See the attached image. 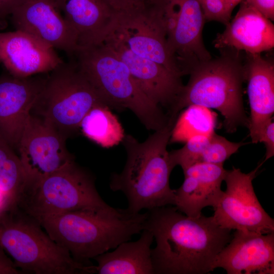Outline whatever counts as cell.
Returning <instances> with one entry per match:
<instances>
[{"instance_id": "obj_33", "label": "cell", "mask_w": 274, "mask_h": 274, "mask_svg": "<svg viewBox=\"0 0 274 274\" xmlns=\"http://www.w3.org/2000/svg\"><path fill=\"white\" fill-rule=\"evenodd\" d=\"M15 206L16 205L0 190V215Z\"/></svg>"}, {"instance_id": "obj_20", "label": "cell", "mask_w": 274, "mask_h": 274, "mask_svg": "<svg viewBox=\"0 0 274 274\" xmlns=\"http://www.w3.org/2000/svg\"><path fill=\"white\" fill-rule=\"evenodd\" d=\"M227 170L223 164L200 162L183 170L184 181L175 190V207L185 215L196 217L207 207L214 209L223 192L222 182Z\"/></svg>"}, {"instance_id": "obj_22", "label": "cell", "mask_w": 274, "mask_h": 274, "mask_svg": "<svg viewBox=\"0 0 274 274\" xmlns=\"http://www.w3.org/2000/svg\"><path fill=\"white\" fill-rule=\"evenodd\" d=\"M138 240L124 242L112 252H107L93 258L97 265L94 273L99 274H154L151 246L154 237L144 229Z\"/></svg>"}, {"instance_id": "obj_26", "label": "cell", "mask_w": 274, "mask_h": 274, "mask_svg": "<svg viewBox=\"0 0 274 274\" xmlns=\"http://www.w3.org/2000/svg\"><path fill=\"white\" fill-rule=\"evenodd\" d=\"M247 144L242 141L236 143L230 142L214 132L210 136L200 162L223 164L226 160Z\"/></svg>"}, {"instance_id": "obj_5", "label": "cell", "mask_w": 274, "mask_h": 274, "mask_svg": "<svg viewBox=\"0 0 274 274\" xmlns=\"http://www.w3.org/2000/svg\"><path fill=\"white\" fill-rule=\"evenodd\" d=\"M72 58L111 110H130L149 130L168 124L162 108L145 95L126 65L104 43L79 47Z\"/></svg>"}, {"instance_id": "obj_6", "label": "cell", "mask_w": 274, "mask_h": 274, "mask_svg": "<svg viewBox=\"0 0 274 274\" xmlns=\"http://www.w3.org/2000/svg\"><path fill=\"white\" fill-rule=\"evenodd\" d=\"M0 245L22 273H93V265L74 260L35 218L17 205L0 215Z\"/></svg>"}, {"instance_id": "obj_16", "label": "cell", "mask_w": 274, "mask_h": 274, "mask_svg": "<svg viewBox=\"0 0 274 274\" xmlns=\"http://www.w3.org/2000/svg\"><path fill=\"white\" fill-rule=\"evenodd\" d=\"M217 268L228 274H273L274 232L235 230L213 264Z\"/></svg>"}, {"instance_id": "obj_12", "label": "cell", "mask_w": 274, "mask_h": 274, "mask_svg": "<svg viewBox=\"0 0 274 274\" xmlns=\"http://www.w3.org/2000/svg\"><path fill=\"white\" fill-rule=\"evenodd\" d=\"M100 42L126 65L145 95L156 105L166 108L168 112L184 86L182 77L163 65L133 52L111 29L107 31Z\"/></svg>"}, {"instance_id": "obj_1", "label": "cell", "mask_w": 274, "mask_h": 274, "mask_svg": "<svg viewBox=\"0 0 274 274\" xmlns=\"http://www.w3.org/2000/svg\"><path fill=\"white\" fill-rule=\"evenodd\" d=\"M145 229L156 242L151 249L154 274H206L231 241V230L213 216L192 217L169 206L147 210Z\"/></svg>"}, {"instance_id": "obj_13", "label": "cell", "mask_w": 274, "mask_h": 274, "mask_svg": "<svg viewBox=\"0 0 274 274\" xmlns=\"http://www.w3.org/2000/svg\"><path fill=\"white\" fill-rule=\"evenodd\" d=\"M0 76V136L13 149L18 144L32 109L48 76Z\"/></svg>"}, {"instance_id": "obj_14", "label": "cell", "mask_w": 274, "mask_h": 274, "mask_svg": "<svg viewBox=\"0 0 274 274\" xmlns=\"http://www.w3.org/2000/svg\"><path fill=\"white\" fill-rule=\"evenodd\" d=\"M11 16L15 30L28 33L71 57L79 47L77 33L54 0H26Z\"/></svg>"}, {"instance_id": "obj_3", "label": "cell", "mask_w": 274, "mask_h": 274, "mask_svg": "<svg viewBox=\"0 0 274 274\" xmlns=\"http://www.w3.org/2000/svg\"><path fill=\"white\" fill-rule=\"evenodd\" d=\"M174 125L168 123L154 131L143 142L125 134L122 143L126 161L120 173L111 175L110 187L125 194L130 213L174 206L175 190L170 187L169 178L175 166L167 150Z\"/></svg>"}, {"instance_id": "obj_18", "label": "cell", "mask_w": 274, "mask_h": 274, "mask_svg": "<svg viewBox=\"0 0 274 274\" xmlns=\"http://www.w3.org/2000/svg\"><path fill=\"white\" fill-rule=\"evenodd\" d=\"M213 44L220 50L261 54L274 47V25L270 20L242 0L236 14L225 30L217 35Z\"/></svg>"}, {"instance_id": "obj_21", "label": "cell", "mask_w": 274, "mask_h": 274, "mask_svg": "<svg viewBox=\"0 0 274 274\" xmlns=\"http://www.w3.org/2000/svg\"><path fill=\"white\" fill-rule=\"evenodd\" d=\"M54 1L77 33L79 47L100 43L116 18V13L107 0Z\"/></svg>"}, {"instance_id": "obj_25", "label": "cell", "mask_w": 274, "mask_h": 274, "mask_svg": "<svg viewBox=\"0 0 274 274\" xmlns=\"http://www.w3.org/2000/svg\"><path fill=\"white\" fill-rule=\"evenodd\" d=\"M210 135L197 134L188 139L181 148L169 152L170 160L175 167L180 165L183 170L193 164L200 162Z\"/></svg>"}, {"instance_id": "obj_4", "label": "cell", "mask_w": 274, "mask_h": 274, "mask_svg": "<svg viewBox=\"0 0 274 274\" xmlns=\"http://www.w3.org/2000/svg\"><path fill=\"white\" fill-rule=\"evenodd\" d=\"M216 58L202 62L189 72V80L184 85L175 104L167 113L175 122L180 112L195 105L218 111L224 117L227 132H235L239 126L248 127L242 92L244 58L242 52L220 49Z\"/></svg>"}, {"instance_id": "obj_2", "label": "cell", "mask_w": 274, "mask_h": 274, "mask_svg": "<svg viewBox=\"0 0 274 274\" xmlns=\"http://www.w3.org/2000/svg\"><path fill=\"white\" fill-rule=\"evenodd\" d=\"M147 212L126 209L86 208L37 219L50 237L76 261L89 260L116 248L145 229Z\"/></svg>"}, {"instance_id": "obj_31", "label": "cell", "mask_w": 274, "mask_h": 274, "mask_svg": "<svg viewBox=\"0 0 274 274\" xmlns=\"http://www.w3.org/2000/svg\"><path fill=\"white\" fill-rule=\"evenodd\" d=\"M23 273L15 265L0 245V274Z\"/></svg>"}, {"instance_id": "obj_10", "label": "cell", "mask_w": 274, "mask_h": 274, "mask_svg": "<svg viewBox=\"0 0 274 274\" xmlns=\"http://www.w3.org/2000/svg\"><path fill=\"white\" fill-rule=\"evenodd\" d=\"M66 138L44 119L30 114L17 147L26 176L24 190L74 160L66 147Z\"/></svg>"}, {"instance_id": "obj_19", "label": "cell", "mask_w": 274, "mask_h": 274, "mask_svg": "<svg viewBox=\"0 0 274 274\" xmlns=\"http://www.w3.org/2000/svg\"><path fill=\"white\" fill-rule=\"evenodd\" d=\"M243 67L250 107L248 128L252 142L257 143L264 126L273 118L274 64L261 54H246Z\"/></svg>"}, {"instance_id": "obj_24", "label": "cell", "mask_w": 274, "mask_h": 274, "mask_svg": "<svg viewBox=\"0 0 274 274\" xmlns=\"http://www.w3.org/2000/svg\"><path fill=\"white\" fill-rule=\"evenodd\" d=\"M13 149L0 136V190L16 205L25 187L26 176Z\"/></svg>"}, {"instance_id": "obj_9", "label": "cell", "mask_w": 274, "mask_h": 274, "mask_svg": "<svg viewBox=\"0 0 274 274\" xmlns=\"http://www.w3.org/2000/svg\"><path fill=\"white\" fill-rule=\"evenodd\" d=\"M263 163L249 173L235 167L227 170L224 179L226 189L214 209L213 217L218 225L231 230L274 232V220L261 205L253 186Z\"/></svg>"}, {"instance_id": "obj_11", "label": "cell", "mask_w": 274, "mask_h": 274, "mask_svg": "<svg viewBox=\"0 0 274 274\" xmlns=\"http://www.w3.org/2000/svg\"><path fill=\"white\" fill-rule=\"evenodd\" d=\"M163 14L167 47L183 76L212 58L203 43L206 21L197 0H164Z\"/></svg>"}, {"instance_id": "obj_28", "label": "cell", "mask_w": 274, "mask_h": 274, "mask_svg": "<svg viewBox=\"0 0 274 274\" xmlns=\"http://www.w3.org/2000/svg\"><path fill=\"white\" fill-rule=\"evenodd\" d=\"M242 0H197L206 21H216L225 26L231 19L234 8Z\"/></svg>"}, {"instance_id": "obj_7", "label": "cell", "mask_w": 274, "mask_h": 274, "mask_svg": "<svg viewBox=\"0 0 274 274\" xmlns=\"http://www.w3.org/2000/svg\"><path fill=\"white\" fill-rule=\"evenodd\" d=\"M50 73L31 112L35 111L66 138L79 129L91 109L98 105L110 108L73 58Z\"/></svg>"}, {"instance_id": "obj_29", "label": "cell", "mask_w": 274, "mask_h": 274, "mask_svg": "<svg viewBox=\"0 0 274 274\" xmlns=\"http://www.w3.org/2000/svg\"><path fill=\"white\" fill-rule=\"evenodd\" d=\"M258 142L264 143L266 148L265 158L264 161L273 156L274 122L273 121V118L269 120L264 126L260 134Z\"/></svg>"}, {"instance_id": "obj_32", "label": "cell", "mask_w": 274, "mask_h": 274, "mask_svg": "<svg viewBox=\"0 0 274 274\" xmlns=\"http://www.w3.org/2000/svg\"><path fill=\"white\" fill-rule=\"evenodd\" d=\"M26 0H0V22L14 13Z\"/></svg>"}, {"instance_id": "obj_17", "label": "cell", "mask_w": 274, "mask_h": 274, "mask_svg": "<svg viewBox=\"0 0 274 274\" xmlns=\"http://www.w3.org/2000/svg\"><path fill=\"white\" fill-rule=\"evenodd\" d=\"M0 62L10 74L26 78L49 73L63 61L50 45L15 30L0 32Z\"/></svg>"}, {"instance_id": "obj_30", "label": "cell", "mask_w": 274, "mask_h": 274, "mask_svg": "<svg viewBox=\"0 0 274 274\" xmlns=\"http://www.w3.org/2000/svg\"><path fill=\"white\" fill-rule=\"evenodd\" d=\"M254 7L266 18L274 20V0H244Z\"/></svg>"}, {"instance_id": "obj_23", "label": "cell", "mask_w": 274, "mask_h": 274, "mask_svg": "<svg viewBox=\"0 0 274 274\" xmlns=\"http://www.w3.org/2000/svg\"><path fill=\"white\" fill-rule=\"evenodd\" d=\"M111 110L105 105L94 107L85 115L79 127L84 136L106 148L118 145L125 134L121 124Z\"/></svg>"}, {"instance_id": "obj_15", "label": "cell", "mask_w": 274, "mask_h": 274, "mask_svg": "<svg viewBox=\"0 0 274 274\" xmlns=\"http://www.w3.org/2000/svg\"><path fill=\"white\" fill-rule=\"evenodd\" d=\"M110 29L135 53L163 65L181 77L183 76L167 47L162 12L150 16L117 14Z\"/></svg>"}, {"instance_id": "obj_27", "label": "cell", "mask_w": 274, "mask_h": 274, "mask_svg": "<svg viewBox=\"0 0 274 274\" xmlns=\"http://www.w3.org/2000/svg\"><path fill=\"white\" fill-rule=\"evenodd\" d=\"M116 14L128 16H152L160 9L164 0H107Z\"/></svg>"}, {"instance_id": "obj_8", "label": "cell", "mask_w": 274, "mask_h": 274, "mask_svg": "<svg viewBox=\"0 0 274 274\" xmlns=\"http://www.w3.org/2000/svg\"><path fill=\"white\" fill-rule=\"evenodd\" d=\"M16 205L36 219L108 206L97 192L94 177L75 160L24 190Z\"/></svg>"}]
</instances>
